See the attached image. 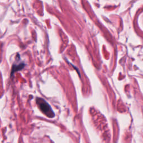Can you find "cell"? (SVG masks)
<instances>
[{"instance_id":"cell-1","label":"cell","mask_w":143,"mask_h":143,"mask_svg":"<svg viewBox=\"0 0 143 143\" xmlns=\"http://www.w3.org/2000/svg\"><path fill=\"white\" fill-rule=\"evenodd\" d=\"M36 102L40 109L45 115L51 118L54 116V113L53 112L51 106L45 101L41 98H38L36 100Z\"/></svg>"},{"instance_id":"cell-2","label":"cell","mask_w":143,"mask_h":143,"mask_svg":"<svg viewBox=\"0 0 143 143\" xmlns=\"http://www.w3.org/2000/svg\"><path fill=\"white\" fill-rule=\"evenodd\" d=\"M25 64H21L20 65H14L13 66L12 68V73L15 72L17 71H20L21 69H22L24 68Z\"/></svg>"}]
</instances>
